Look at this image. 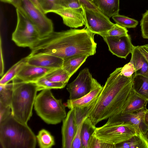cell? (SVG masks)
Returning a JSON list of instances; mask_svg holds the SVG:
<instances>
[{
	"label": "cell",
	"mask_w": 148,
	"mask_h": 148,
	"mask_svg": "<svg viewBox=\"0 0 148 148\" xmlns=\"http://www.w3.org/2000/svg\"><path fill=\"white\" fill-rule=\"evenodd\" d=\"M93 34L85 27L82 29L53 31L40 38L29 54H47L64 60L79 55H93L97 45Z\"/></svg>",
	"instance_id": "obj_1"
},
{
	"label": "cell",
	"mask_w": 148,
	"mask_h": 148,
	"mask_svg": "<svg viewBox=\"0 0 148 148\" xmlns=\"http://www.w3.org/2000/svg\"><path fill=\"white\" fill-rule=\"evenodd\" d=\"M118 68L108 78L88 117L96 125L99 122L121 113L122 107L132 88L133 78L126 77Z\"/></svg>",
	"instance_id": "obj_2"
},
{
	"label": "cell",
	"mask_w": 148,
	"mask_h": 148,
	"mask_svg": "<svg viewBox=\"0 0 148 148\" xmlns=\"http://www.w3.org/2000/svg\"><path fill=\"white\" fill-rule=\"evenodd\" d=\"M35 135L27 124L17 120L12 113L0 122V143L3 148H34Z\"/></svg>",
	"instance_id": "obj_3"
},
{
	"label": "cell",
	"mask_w": 148,
	"mask_h": 148,
	"mask_svg": "<svg viewBox=\"0 0 148 148\" xmlns=\"http://www.w3.org/2000/svg\"><path fill=\"white\" fill-rule=\"evenodd\" d=\"M13 90L10 107L13 116L27 124L32 114V109L38 91L42 90L35 82L12 80Z\"/></svg>",
	"instance_id": "obj_4"
},
{
	"label": "cell",
	"mask_w": 148,
	"mask_h": 148,
	"mask_svg": "<svg viewBox=\"0 0 148 148\" xmlns=\"http://www.w3.org/2000/svg\"><path fill=\"white\" fill-rule=\"evenodd\" d=\"M34 106L37 115L48 124H58L67 115L62 99H56L50 89H44L36 96Z\"/></svg>",
	"instance_id": "obj_5"
},
{
	"label": "cell",
	"mask_w": 148,
	"mask_h": 148,
	"mask_svg": "<svg viewBox=\"0 0 148 148\" xmlns=\"http://www.w3.org/2000/svg\"><path fill=\"white\" fill-rule=\"evenodd\" d=\"M17 23L12 34V40L18 46L31 49L40 37L35 25L19 8H16Z\"/></svg>",
	"instance_id": "obj_6"
},
{
	"label": "cell",
	"mask_w": 148,
	"mask_h": 148,
	"mask_svg": "<svg viewBox=\"0 0 148 148\" xmlns=\"http://www.w3.org/2000/svg\"><path fill=\"white\" fill-rule=\"evenodd\" d=\"M136 133V129L130 125L105 124L96 127L93 134L103 142L115 145L128 140Z\"/></svg>",
	"instance_id": "obj_7"
},
{
	"label": "cell",
	"mask_w": 148,
	"mask_h": 148,
	"mask_svg": "<svg viewBox=\"0 0 148 148\" xmlns=\"http://www.w3.org/2000/svg\"><path fill=\"white\" fill-rule=\"evenodd\" d=\"M19 8L36 28L40 38L53 31V23L43 11L30 0H21Z\"/></svg>",
	"instance_id": "obj_8"
},
{
	"label": "cell",
	"mask_w": 148,
	"mask_h": 148,
	"mask_svg": "<svg viewBox=\"0 0 148 148\" xmlns=\"http://www.w3.org/2000/svg\"><path fill=\"white\" fill-rule=\"evenodd\" d=\"M147 110L146 107L124 115L120 114L114 115L108 119L105 124L130 125L136 129L137 134L145 136L148 130V127L145 121V114Z\"/></svg>",
	"instance_id": "obj_9"
},
{
	"label": "cell",
	"mask_w": 148,
	"mask_h": 148,
	"mask_svg": "<svg viewBox=\"0 0 148 148\" xmlns=\"http://www.w3.org/2000/svg\"><path fill=\"white\" fill-rule=\"evenodd\" d=\"M82 9L85 27L94 34L101 36L114 26L115 24L100 12L89 9L82 5Z\"/></svg>",
	"instance_id": "obj_10"
},
{
	"label": "cell",
	"mask_w": 148,
	"mask_h": 148,
	"mask_svg": "<svg viewBox=\"0 0 148 148\" xmlns=\"http://www.w3.org/2000/svg\"><path fill=\"white\" fill-rule=\"evenodd\" d=\"M93 79L88 68L81 70L76 78L67 86L66 89L69 93V99L79 98L90 92L92 88Z\"/></svg>",
	"instance_id": "obj_11"
},
{
	"label": "cell",
	"mask_w": 148,
	"mask_h": 148,
	"mask_svg": "<svg viewBox=\"0 0 148 148\" xmlns=\"http://www.w3.org/2000/svg\"><path fill=\"white\" fill-rule=\"evenodd\" d=\"M107 44L109 50L118 57L126 59L134 48L130 36H102Z\"/></svg>",
	"instance_id": "obj_12"
},
{
	"label": "cell",
	"mask_w": 148,
	"mask_h": 148,
	"mask_svg": "<svg viewBox=\"0 0 148 148\" xmlns=\"http://www.w3.org/2000/svg\"><path fill=\"white\" fill-rule=\"evenodd\" d=\"M50 12L60 16L62 19L63 23L70 27L77 28L85 25L82 8L74 9L57 5Z\"/></svg>",
	"instance_id": "obj_13"
},
{
	"label": "cell",
	"mask_w": 148,
	"mask_h": 148,
	"mask_svg": "<svg viewBox=\"0 0 148 148\" xmlns=\"http://www.w3.org/2000/svg\"><path fill=\"white\" fill-rule=\"evenodd\" d=\"M103 88L95 79H93L92 88L88 93L76 99H68L66 106L70 109L74 108H84L88 107L95 103Z\"/></svg>",
	"instance_id": "obj_14"
},
{
	"label": "cell",
	"mask_w": 148,
	"mask_h": 148,
	"mask_svg": "<svg viewBox=\"0 0 148 148\" xmlns=\"http://www.w3.org/2000/svg\"><path fill=\"white\" fill-rule=\"evenodd\" d=\"M62 122L61 130L62 147L71 148L77 129V124L73 109H70Z\"/></svg>",
	"instance_id": "obj_15"
},
{
	"label": "cell",
	"mask_w": 148,
	"mask_h": 148,
	"mask_svg": "<svg viewBox=\"0 0 148 148\" xmlns=\"http://www.w3.org/2000/svg\"><path fill=\"white\" fill-rule=\"evenodd\" d=\"M26 63L49 69H56L62 66L64 59L47 54L29 55Z\"/></svg>",
	"instance_id": "obj_16"
},
{
	"label": "cell",
	"mask_w": 148,
	"mask_h": 148,
	"mask_svg": "<svg viewBox=\"0 0 148 148\" xmlns=\"http://www.w3.org/2000/svg\"><path fill=\"white\" fill-rule=\"evenodd\" d=\"M54 69L30 65L26 63L21 68L15 78L25 82H36Z\"/></svg>",
	"instance_id": "obj_17"
},
{
	"label": "cell",
	"mask_w": 148,
	"mask_h": 148,
	"mask_svg": "<svg viewBox=\"0 0 148 148\" xmlns=\"http://www.w3.org/2000/svg\"><path fill=\"white\" fill-rule=\"evenodd\" d=\"M148 103V100L141 97L132 89L129 94L122 107L121 115L139 110L145 107Z\"/></svg>",
	"instance_id": "obj_18"
},
{
	"label": "cell",
	"mask_w": 148,
	"mask_h": 148,
	"mask_svg": "<svg viewBox=\"0 0 148 148\" xmlns=\"http://www.w3.org/2000/svg\"><path fill=\"white\" fill-rule=\"evenodd\" d=\"M130 62L132 63L135 69V75H140L148 78V64L138 46H134L131 53Z\"/></svg>",
	"instance_id": "obj_19"
},
{
	"label": "cell",
	"mask_w": 148,
	"mask_h": 148,
	"mask_svg": "<svg viewBox=\"0 0 148 148\" xmlns=\"http://www.w3.org/2000/svg\"><path fill=\"white\" fill-rule=\"evenodd\" d=\"M100 12L109 19L119 14V0H92Z\"/></svg>",
	"instance_id": "obj_20"
},
{
	"label": "cell",
	"mask_w": 148,
	"mask_h": 148,
	"mask_svg": "<svg viewBox=\"0 0 148 148\" xmlns=\"http://www.w3.org/2000/svg\"><path fill=\"white\" fill-rule=\"evenodd\" d=\"M89 56L81 55L69 57L64 60L62 67L71 77L85 61Z\"/></svg>",
	"instance_id": "obj_21"
},
{
	"label": "cell",
	"mask_w": 148,
	"mask_h": 148,
	"mask_svg": "<svg viewBox=\"0 0 148 148\" xmlns=\"http://www.w3.org/2000/svg\"><path fill=\"white\" fill-rule=\"evenodd\" d=\"M115 148H148L145 136L136 134L128 140L114 145Z\"/></svg>",
	"instance_id": "obj_22"
},
{
	"label": "cell",
	"mask_w": 148,
	"mask_h": 148,
	"mask_svg": "<svg viewBox=\"0 0 148 148\" xmlns=\"http://www.w3.org/2000/svg\"><path fill=\"white\" fill-rule=\"evenodd\" d=\"M132 89L138 95L148 100V78L134 73Z\"/></svg>",
	"instance_id": "obj_23"
},
{
	"label": "cell",
	"mask_w": 148,
	"mask_h": 148,
	"mask_svg": "<svg viewBox=\"0 0 148 148\" xmlns=\"http://www.w3.org/2000/svg\"><path fill=\"white\" fill-rule=\"evenodd\" d=\"M96 128L89 118L86 117L83 123L81 132L83 148H88L91 138Z\"/></svg>",
	"instance_id": "obj_24"
},
{
	"label": "cell",
	"mask_w": 148,
	"mask_h": 148,
	"mask_svg": "<svg viewBox=\"0 0 148 148\" xmlns=\"http://www.w3.org/2000/svg\"><path fill=\"white\" fill-rule=\"evenodd\" d=\"M44 76L50 81L62 83L66 84L71 77L62 67L52 70Z\"/></svg>",
	"instance_id": "obj_25"
},
{
	"label": "cell",
	"mask_w": 148,
	"mask_h": 148,
	"mask_svg": "<svg viewBox=\"0 0 148 148\" xmlns=\"http://www.w3.org/2000/svg\"><path fill=\"white\" fill-rule=\"evenodd\" d=\"M27 57H25L12 66L3 76L0 80V84H7L15 79L23 66L27 63Z\"/></svg>",
	"instance_id": "obj_26"
},
{
	"label": "cell",
	"mask_w": 148,
	"mask_h": 148,
	"mask_svg": "<svg viewBox=\"0 0 148 148\" xmlns=\"http://www.w3.org/2000/svg\"><path fill=\"white\" fill-rule=\"evenodd\" d=\"M13 90V82L4 85L0 84V105L10 106Z\"/></svg>",
	"instance_id": "obj_27"
},
{
	"label": "cell",
	"mask_w": 148,
	"mask_h": 148,
	"mask_svg": "<svg viewBox=\"0 0 148 148\" xmlns=\"http://www.w3.org/2000/svg\"><path fill=\"white\" fill-rule=\"evenodd\" d=\"M36 137L41 148H50L55 145L53 136L45 129L40 130Z\"/></svg>",
	"instance_id": "obj_28"
},
{
	"label": "cell",
	"mask_w": 148,
	"mask_h": 148,
	"mask_svg": "<svg viewBox=\"0 0 148 148\" xmlns=\"http://www.w3.org/2000/svg\"><path fill=\"white\" fill-rule=\"evenodd\" d=\"M112 18L116 23L126 28H134L138 24L137 20L119 14Z\"/></svg>",
	"instance_id": "obj_29"
},
{
	"label": "cell",
	"mask_w": 148,
	"mask_h": 148,
	"mask_svg": "<svg viewBox=\"0 0 148 148\" xmlns=\"http://www.w3.org/2000/svg\"><path fill=\"white\" fill-rule=\"evenodd\" d=\"M42 90L45 89H62L65 87L66 84L59 82L50 81L47 80L44 76L35 82Z\"/></svg>",
	"instance_id": "obj_30"
},
{
	"label": "cell",
	"mask_w": 148,
	"mask_h": 148,
	"mask_svg": "<svg viewBox=\"0 0 148 148\" xmlns=\"http://www.w3.org/2000/svg\"><path fill=\"white\" fill-rule=\"evenodd\" d=\"M128 31L126 28L116 23L106 34L102 35L110 36H121L127 35Z\"/></svg>",
	"instance_id": "obj_31"
},
{
	"label": "cell",
	"mask_w": 148,
	"mask_h": 148,
	"mask_svg": "<svg viewBox=\"0 0 148 148\" xmlns=\"http://www.w3.org/2000/svg\"><path fill=\"white\" fill-rule=\"evenodd\" d=\"M88 148H115L114 145L102 141L92 134L89 143Z\"/></svg>",
	"instance_id": "obj_32"
},
{
	"label": "cell",
	"mask_w": 148,
	"mask_h": 148,
	"mask_svg": "<svg viewBox=\"0 0 148 148\" xmlns=\"http://www.w3.org/2000/svg\"><path fill=\"white\" fill-rule=\"evenodd\" d=\"M77 125L76 132L73 139L71 148H83L81 139V130L85 119Z\"/></svg>",
	"instance_id": "obj_33"
},
{
	"label": "cell",
	"mask_w": 148,
	"mask_h": 148,
	"mask_svg": "<svg viewBox=\"0 0 148 148\" xmlns=\"http://www.w3.org/2000/svg\"><path fill=\"white\" fill-rule=\"evenodd\" d=\"M140 25L142 37L148 39V10L143 14Z\"/></svg>",
	"instance_id": "obj_34"
},
{
	"label": "cell",
	"mask_w": 148,
	"mask_h": 148,
	"mask_svg": "<svg viewBox=\"0 0 148 148\" xmlns=\"http://www.w3.org/2000/svg\"><path fill=\"white\" fill-rule=\"evenodd\" d=\"M56 5V0H43L41 7L43 12L46 14L50 13Z\"/></svg>",
	"instance_id": "obj_35"
},
{
	"label": "cell",
	"mask_w": 148,
	"mask_h": 148,
	"mask_svg": "<svg viewBox=\"0 0 148 148\" xmlns=\"http://www.w3.org/2000/svg\"><path fill=\"white\" fill-rule=\"evenodd\" d=\"M135 69L133 64L129 62L121 67V72L124 76L129 77L135 73Z\"/></svg>",
	"instance_id": "obj_36"
},
{
	"label": "cell",
	"mask_w": 148,
	"mask_h": 148,
	"mask_svg": "<svg viewBox=\"0 0 148 148\" xmlns=\"http://www.w3.org/2000/svg\"><path fill=\"white\" fill-rule=\"evenodd\" d=\"M12 113L10 106L0 105V122L7 118Z\"/></svg>",
	"instance_id": "obj_37"
},
{
	"label": "cell",
	"mask_w": 148,
	"mask_h": 148,
	"mask_svg": "<svg viewBox=\"0 0 148 148\" xmlns=\"http://www.w3.org/2000/svg\"><path fill=\"white\" fill-rule=\"evenodd\" d=\"M61 6L74 9L82 8V5L79 0H70Z\"/></svg>",
	"instance_id": "obj_38"
},
{
	"label": "cell",
	"mask_w": 148,
	"mask_h": 148,
	"mask_svg": "<svg viewBox=\"0 0 148 148\" xmlns=\"http://www.w3.org/2000/svg\"><path fill=\"white\" fill-rule=\"evenodd\" d=\"M81 4L85 7L92 10L100 12L99 9L90 0H79Z\"/></svg>",
	"instance_id": "obj_39"
},
{
	"label": "cell",
	"mask_w": 148,
	"mask_h": 148,
	"mask_svg": "<svg viewBox=\"0 0 148 148\" xmlns=\"http://www.w3.org/2000/svg\"><path fill=\"white\" fill-rule=\"evenodd\" d=\"M138 47L148 64V44L138 46Z\"/></svg>",
	"instance_id": "obj_40"
},
{
	"label": "cell",
	"mask_w": 148,
	"mask_h": 148,
	"mask_svg": "<svg viewBox=\"0 0 148 148\" xmlns=\"http://www.w3.org/2000/svg\"><path fill=\"white\" fill-rule=\"evenodd\" d=\"M1 38V37H0V75L1 76L3 75L4 73V66Z\"/></svg>",
	"instance_id": "obj_41"
},
{
	"label": "cell",
	"mask_w": 148,
	"mask_h": 148,
	"mask_svg": "<svg viewBox=\"0 0 148 148\" xmlns=\"http://www.w3.org/2000/svg\"><path fill=\"white\" fill-rule=\"evenodd\" d=\"M2 2L10 4L16 8L19 7L21 4V0H0Z\"/></svg>",
	"instance_id": "obj_42"
},
{
	"label": "cell",
	"mask_w": 148,
	"mask_h": 148,
	"mask_svg": "<svg viewBox=\"0 0 148 148\" xmlns=\"http://www.w3.org/2000/svg\"><path fill=\"white\" fill-rule=\"evenodd\" d=\"M70 0H56L57 5L62 6L64 4Z\"/></svg>",
	"instance_id": "obj_43"
},
{
	"label": "cell",
	"mask_w": 148,
	"mask_h": 148,
	"mask_svg": "<svg viewBox=\"0 0 148 148\" xmlns=\"http://www.w3.org/2000/svg\"><path fill=\"white\" fill-rule=\"evenodd\" d=\"M145 121L146 124L148 127V109L147 110L145 113Z\"/></svg>",
	"instance_id": "obj_44"
},
{
	"label": "cell",
	"mask_w": 148,
	"mask_h": 148,
	"mask_svg": "<svg viewBox=\"0 0 148 148\" xmlns=\"http://www.w3.org/2000/svg\"><path fill=\"white\" fill-rule=\"evenodd\" d=\"M33 3H34L36 5L42 10V9L40 5L37 0H30Z\"/></svg>",
	"instance_id": "obj_45"
},
{
	"label": "cell",
	"mask_w": 148,
	"mask_h": 148,
	"mask_svg": "<svg viewBox=\"0 0 148 148\" xmlns=\"http://www.w3.org/2000/svg\"><path fill=\"white\" fill-rule=\"evenodd\" d=\"M145 136L146 139L148 140V130L146 132Z\"/></svg>",
	"instance_id": "obj_46"
},
{
	"label": "cell",
	"mask_w": 148,
	"mask_h": 148,
	"mask_svg": "<svg viewBox=\"0 0 148 148\" xmlns=\"http://www.w3.org/2000/svg\"><path fill=\"white\" fill-rule=\"evenodd\" d=\"M37 1H38L40 5V7H41V5L42 3L43 0H37Z\"/></svg>",
	"instance_id": "obj_47"
},
{
	"label": "cell",
	"mask_w": 148,
	"mask_h": 148,
	"mask_svg": "<svg viewBox=\"0 0 148 148\" xmlns=\"http://www.w3.org/2000/svg\"><path fill=\"white\" fill-rule=\"evenodd\" d=\"M90 0V1H92V0Z\"/></svg>",
	"instance_id": "obj_48"
}]
</instances>
